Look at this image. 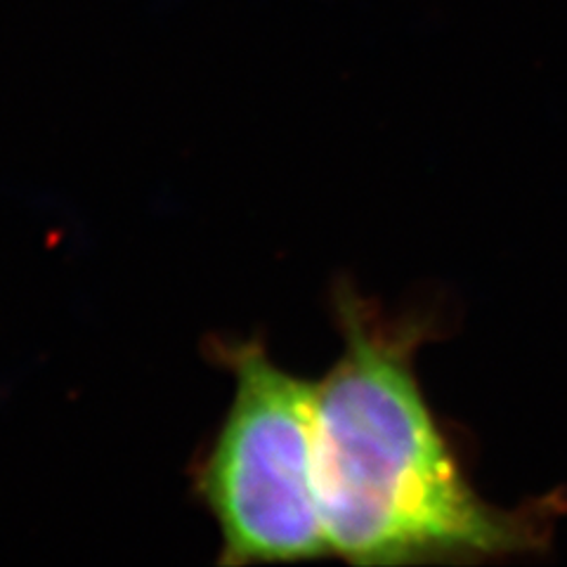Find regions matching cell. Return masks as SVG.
<instances>
[{
    "label": "cell",
    "mask_w": 567,
    "mask_h": 567,
    "mask_svg": "<svg viewBox=\"0 0 567 567\" xmlns=\"http://www.w3.org/2000/svg\"><path fill=\"white\" fill-rule=\"evenodd\" d=\"M235 393L192 464V494L220 532L227 567L331 554L315 489V383L279 367L268 346L213 341Z\"/></svg>",
    "instance_id": "2"
},
{
    "label": "cell",
    "mask_w": 567,
    "mask_h": 567,
    "mask_svg": "<svg viewBox=\"0 0 567 567\" xmlns=\"http://www.w3.org/2000/svg\"><path fill=\"white\" fill-rule=\"evenodd\" d=\"M339 360L315 383V489L331 554L354 565L496 563L546 554L560 496L494 506L431 410L419 348L435 319L333 287Z\"/></svg>",
    "instance_id": "1"
}]
</instances>
